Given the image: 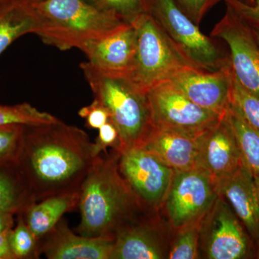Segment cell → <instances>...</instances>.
Instances as JSON below:
<instances>
[{"label":"cell","mask_w":259,"mask_h":259,"mask_svg":"<svg viewBox=\"0 0 259 259\" xmlns=\"http://www.w3.org/2000/svg\"><path fill=\"white\" fill-rule=\"evenodd\" d=\"M95 158L88 134L57 119L24 125L17 166L39 202L53 196L79 193Z\"/></svg>","instance_id":"cell-1"},{"label":"cell","mask_w":259,"mask_h":259,"mask_svg":"<svg viewBox=\"0 0 259 259\" xmlns=\"http://www.w3.org/2000/svg\"><path fill=\"white\" fill-rule=\"evenodd\" d=\"M119 151L100 154L80 188L78 232L88 238L114 240L126 222L144 212L119 171Z\"/></svg>","instance_id":"cell-2"},{"label":"cell","mask_w":259,"mask_h":259,"mask_svg":"<svg viewBox=\"0 0 259 259\" xmlns=\"http://www.w3.org/2000/svg\"><path fill=\"white\" fill-rule=\"evenodd\" d=\"M32 6L37 18L35 34L61 51L80 49L90 40L129 25L97 10L85 0H41Z\"/></svg>","instance_id":"cell-3"},{"label":"cell","mask_w":259,"mask_h":259,"mask_svg":"<svg viewBox=\"0 0 259 259\" xmlns=\"http://www.w3.org/2000/svg\"><path fill=\"white\" fill-rule=\"evenodd\" d=\"M80 68L95 100L110 112V120L118 131L119 151L140 146L153 127L147 93L128 76L107 74L88 61L81 63Z\"/></svg>","instance_id":"cell-4"},{"label":"cell","mask_w":259,"mask_h":259,"mask_svg":"<svg viewBox=\"0 0 259 259\" xmlns=\"http://www.w3.org/2000/svg\"><path fill=\"white\" fill-rule=\"evenodd\" d=\"M147 13L194 67L209 71L231 67L228 50L202 33L175 0H148Z\"/></svg>","instance_id":"cell-5"},{"label":"cell","mask_w":259,"mask_h":259,"mask_svg":"<svg viewBox=\"0 0 259 259\" xmlns=\"http://www.w3.org/2000/svg\"><path fill=\"white\" fill-rule=\"evenodd\" d=\"M136 51L128 77L144 93L167 81L180 70L194 67L148 13L134 24Z\"/></svg>","instance_id":"cell-6"},{"label":"cell","mask_w":259,"mask_h":259,"mask_svg":"<svg viewBox=\"0 0 259 259\" xmlns=\"http://www.w3.org/2000/svg\"><path fill=\"white\" fill-rule=\"evenodd\" d=\"M119 171L140 208H159L171 186L175 171L153 153L141 146L119 151Z\"/></svg>","instance_id":"cell-7"},{"label":"cell","mask_w":259,"mask_h":259,"mask_svg":"<svg viewBox=\"0 0 259 259\" xmlns=\"http://www.w3.org/2000/svg\"><path fill=\"white\" fill-rule=\"evenodd\" d=\"M218 197L215 182L202 168L175 171L163 204L171 228L178 231L202 221Z\"/></svg>","instance_id":"cell-8"},{"label":"cell","mask_w":259,"mask_h":259,"mask_svg":"<svg viewBox=\"0 0 259 259\" xmlns=\"http://www.w3.org/2000/svg\"><path fill=\"white\" fill-rule=\"evenodd\" d=\"M200 241L206 258L243 259L255 254V245L226 199L218 195L202 220Z\"/></svg>","instance_id":"cell-9"},{"label":"cell","mask_w":259,"mask_h":259,"mask_svg":"<svg viewBox=\"0 0 259 259\" xmlns=\"http://www.w3.org/2000/svg\"><path fill=\"white\" fill-rule=\"evenodd\" d=\"M211 37L226 42L233 74L245 90L259 97V44L249 23L227 6Z\"/></svg>","instance_id":"cell-10"},{"label":"cell","mask_w":259,"mask_h":259,"mask_svg":"<svg viewBox=\"0 0 259 259\" xmlns=\"http://www.w3.org/2000/svg\"><path fill=\"white\" fill-rule=\"evenodd\" d=\"M147 97L155 127L204 132L226 115L196 105L168 81L150 89Z\"/></svg>","instance_id":"cell-11"},{"label":"cell","mask_w":259,"mask_h":259,"mask_svg":"<svg viewBox=\"0 0 259 259\" xmlns=\"http://www.w3.org/2000/svg\"><path fill=\"white\" fill-rule=\"evenodd\" d=\"M167 81L206 110L225 115L231 106L233 83L231 67L209 71L190 66L177 71Z\"/></svg>","instance_id":"cell-12"},{"label":"cell","mask_w":259,"mask_h":259,"mask_svg":"<svg viewBox=\"0 0 259 259\" xmlns=\"http://www.w3.org/2000/svg\"><path fill=\"white\" fill-rule=\"evenodd\" d=\"M243 163L241 151L226 112L202 135L197 167L207 171L216 182L236 171Z\"/></svg>","instance_id":"cell-13"},{"label":"cell","mask_w":259,"mask_h":259,"mask_svg":"<svg viewBox=\"0 0 259 259\" xmlns=\"http://www.w3.org/2000/svg\"><path fill=\"white\" fill-rule=\"evenodd\" d=\"M79 50L97 69L128 76L136 56V29L133 25H126L110 35L87 42Z\"/></svg>","instance_id":"cell-14"},{"label":"cell","mask_w":259,"mask_h":259,"mask_svg":"<svg viewBox=\"0 0 259 259\" xmlns=\"http://www.w3.org/2000/svg\"><path fill=\"white\" fill-rule=\"evenodd\" d=\"M205 131L191 132L153 126L138 146L156 155L174 171H185L197 167L202 135Z\"/></svg>","instance_id":"cell-15"},{"label":"cell","mask_w":259,"mask_h":259,"mask_svg":"<svg viewBox=\"0 0 259 259\" xmlns=\"http://www.w3.org/2000/svg\"><path fill=\"white\" fill-rule=\"evenodd\" d=\"M142 212L116 232L110 259L167 258L169 249L161 231Z\"/></svg>","instance_id":"cell-16"},{"label":"cell","mask_w":259,"mask_h":259,"mask_svg":"<svg viewBox=\"0 0 259 259\" xmlns=\"http://www.w3.org/2000/svg\"><path fill=\"white\" fill-rule=\"evenodd\" d=\"M114 241L76 235L61 219L38 241L39 252L49 259H110Z\"/></svg>","instance_id":"cell-17"},{"label":"cell","mask_w":259,"mask_h":259,"mask_svg":"<svg viewBox=\"0 0 259 259\" xmlns=\"http://www.w3.org/2000/svg\"><path fill=\"white\" fill-rule=\"evenodd\" d=\"M214 182L218 195L230 204L256 248L259 243V202L253 173L243 163L236 171Z\"/></svg>","instance_id":"cell-18"},{"label":"cell","mask_w":259,"mask_h":259,"mask_svg":"<svg viewBox=\"0 0 259 259\" xmlns=\"http://www.w3.org/2000/svg\"><path fill=\"white\" fill-rule=\"evenodd\" d=\"M79 194L53 196L35 202L20 213L37 241L41 239L66 212L78 208Z\"/></svg>","instance_id":"cell-19"},{"label":"cell","mask_w":259,"mask_h":259,"mask_svg":"<svg viewBox=\"0 0 259 259\" xmlns=\"http://www.w3.org/2000/svg\"><path fill=\"white\" fill-rule=\"evenodd\" d=\"M37 18L32 5L6 0L0 4V55L16 39L36 33Z\"/></svg>","instance_id":"cell-20"},{"label":"cell","mask_w":259,"mask_h":259,"mask_svg":"<svg viewBox=\"0 0 259 259\" xmlns=\"http://www.w3.org/2000/svg\"><path fill=\"white\" fill-rule=\"evenodd\" d=\"M35 202L18 166H0V211L18 214Z\"/></svg>","instance_id":"cell-21"},{"label":"cell","mask_w":259,"mask_h":259,"mask_svg":"<svg viewBox=\"0 0 259 259\" xmlns=\"http://www.w3.org/2000/svg\"><path fill=\"white\" fill-rule=\"evenodd\" d=\"M227 116L236 136L243 163L253 175H259V130L252 125L232 103Z\"/></svg>","instance_id":"cell-22"},{"label":"cell","mask_w":259,"mask_h":259,"mask_svg":"<svg viewBox=\"0 0 259 259\" xmlns=\"http://www.w3.org/2000/svg\"><path fill=\"white\" fill-rule=\"evenodd\" d=\"M57 119L48 112L40 111L29 103L15 105L0 104V126L38 125L54 122Z\"/></svg>","instance_id":"cell-23"},{"label":"cell","mask_w":259,"mask_h":259,"mask_svg":"<svg viewBox=\"0 0 259 259\" xmlns=\"http://www.w3.org/2000/svg\"><path fill=\"white\" fill-rule=\"evenodd\" d=\"M105 14L127 24H134L141 15L147 13L148 0H85Z\"/></svg>","instance_id":"cell-24"},{"label":"cell","mask_w":259,"mask_h":259,"mask_svg":"<svg viewBox=\"0 0 259 259\" xmlns=\"http://www.w3.org/2000/svg\"><path fill=\"white\" fill-rule=\"evenodd\" d=\"M202 221L193 223L177 231V234L169 247L167 258L194 259L199 258Z\"/></svg>","instance_id":"cell-25"},{"label":"cell","mask_w":259,"mask_h":259,"mask_svg":"<svg viewBox=\"0 0 259 259\" xmlns=\"http://www.w3.org/2000/svg\"><path fill=\"white\" fill-rule=\"evenodd\" d=\"M9 242L15 259L40 258L38 241L27 226L22 214H18V224L10 231Z\"/></svg>","instance_id":"cell-26"},{"label":"cell","mask_w":259,"mask_h":259,"mask_svg":"<svg viewBox=\"0 0 259 259\" xmlns=\"http://www.w3.org/2000/svg\"><path fill=\"white\" fill-rule=\"evenodd\" d=\"M24 125L0 126V166L18 164L23 144Z\"/></svg>","instance_id":"cell-27"},{"label":"cell","mask_w":259,"mask_h":259,"mask_svg":"<svg viewBox=\"0 0 259 259\" xmlns=\"http://www.w3.org/2000/svg\"><path fill=\"white\" fill-rule=\"evenodd\" d=\"M231 103L252 125L259 130V97L245 90L237 81L234 75Z\"/></svg>","instance_id":"cell-28"},{"label":"cell","mask_w":259,"mask_h":259,"mask_svg":"<svg viewBox=\"0 0 259 259\" xmlns=\"http://www.w3.org/2000/svg\"><path fill=\"white\" fill-rule=\"evenodd\" d=\"M108 147L118 151L120 148L118 131L110 120L99 128L98 136L93 143L94 156L96 158L102 152L106 153Z\"/></svg>","instance_id":"cell-29"},{"label":"cell","mask_w":259,"mask_h":259,"mask_svg":"<svg viewBox=\"0 0 259 259\" xmlns=\"http://www.w3.org/2000/svg\"><path fill=\"white\" fill-rule=\"evenodd\" d=\"M78 114L84 119L87 127L90 129H99L110 119V112L102 103L94 100L93 103L80 109Z\"/></svg>","instance_id":"cell-30"},{"label":"cell","mask_w":259,"mask_h":259,"mask_svg":"<svg viewBox=\"0 0 259 259\" xmlns=\"http://www.w3.org/2000/svg\"><path fill=\"white\" fill-rule=\"evenodd\" d=\"M220 1L221 0H175L182 11L198 26L204 15Z\"/></svg>","instance_id":"cell-31"},{"label":"cell","mask_w":259,"mask_h":259,"mask_svg":"<svg viewBox=\"0 0 259 259\" xmlns=\"http://www.w3.org/2000/svg\"><path fill=\"white\" fill-rule=\"evenodd\" d=\"M226 6L230 7L252 25L259 26V0H252V4L248 5L240 0H225Z\"/></svg>","instance_id":"cell-32"},{"label":"cell","mask_w":259,"mask_h":259,"mask_svg":"<svg viewBox=\"0 0 259 259\" xmlns=\"http://www.w3.org/2000/svg\"><path fill=\"white\" fill-rule=\"evenodd\" d=\"M11 230L0 233V259H15L9 242V234Z\"/></svg>","instance_id":"cell-33"},{"label":"cell","mask_w":259,"mask_h":259,"mask_svg":"<svg viewBox=\"0 0 259 259\" xmlns=\"http://www.w3.org/2000/svg\"><path fill=\"white\" fill-rule=\"evenodd\" d=\"M15 214L0 211V233L10 231L14 226Z\"/></svg>","instance_id":"cell-34"},{"label":"cell","mask_w":259,"mask_h":259,"mask_svg":"<svg viewBox=\"0 0 259 259\" xmlns=\"http://www.w3.org/2000/svg\"><path fill=\"white\" fill-rule=\"evenodd\" d=\"M13 1L24 3V4L32 5L36 4V3H39V2L41 1V0H13Z\"/></svg>","instance_id":"cell-35"},{"label":"cell","mask_w":259,"mask_h":259,"mask_svg":"<svg viewBox=\"0 0 259 259\" xmlns=\"http://www.w3.org/2000/svg\"><path fill=\"white\" fill-rule=\"evenodd\" d=\"M250 26H251L252 30H253V33H254L255 38H256V40H258L259 44V26L252 25H250Z\"/></svg>","instance_id":"cell-36"},{"label":"cell","mask_w":259,"mask_h":259,"mask_svg":"<svg viewBox=\"0 0 259 259\" xmlns=\"http://www.w3.org/2000/svg\"><path fill=\"white\" fill-rule=\"evenodd\" d=\"M253 176H254L255 189H256L257 196H258V199L259 202V175H253Z\"/></svg>","instance_id":"cell-37"},{"label":"cell","mask_w":259,"mask_h":259,"mask_svg":"<svg viewBox=\"0 0 259 259\" xmlns=\"http://www.w3.org/2000/svg\"><path fill=\"white\" fill-rule=\"evenodd\" d=\"M255 256L257 258H259V243L257 245L256 249H255Z\"/></svg>","instance_id":"cell-38"},{"label":"cell","mask_w":259,"mask_h":259,"mask_svg":"<svg viewBox=\"0 0 259 259\" xmlns=\"http://www.w3.org/2000/svg\"><path fill=\"white\" fill-rule=\"evenodd\" d=\"M240 1L243 2V3H246V4L251 5L252 0H240Z\"/></svg>","instance_id":"cell-39"},{"label":"cell","mask_w":259,"mask_h":259,"mask_svg":"<svg viewBox=\"0 0 259 259\" xmlns=\"http://www.w3.org/2000/svg\"><path fill=\"white\" fill-rule=\"evenodd\" d=\"M5 1H6V0H0V4H1V3H3V2H5Z\"/></svg>","instance_id":"cell-40"}]
</instances>
